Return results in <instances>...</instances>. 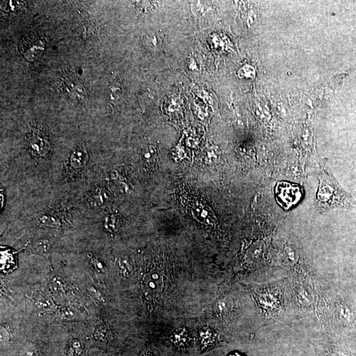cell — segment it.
I'll list each match as a JSON object with an SVG mask.
<instances>
[{
    "label": "cell",
    "instance_id": "277c9868",
    "mask_svg": "<svg viewBox=\"0 0 356 356\" xmlns=\"http://www.w3.org/2000/svg\"><path fill=\"white\" fill-rule=\"evenodd\" d=\"M64 88L68 96L78 103H82L87 100V94L83 84L75 78L68 77L64 81Z\"/></svg>",
    "mask_w": 356,
    "mask_h": 356
},
{
    "label": "cell",
    "instance_id": "9a60e30c",
    "mask_svg": "<svg viewBox=\"0 0 356 356\" xmlns=\"http://www.w3.org/2000/svg\"><path fill=\"white\" fill-rule=\"evenodd\" d=\"M21 3L19 1H2L1 7L2 9L7 11H15L21 7Z\"/></svg>",
    "mask_w": 356,
    "mask_h": 356
},
{
    "label": "cell",
    "instance_id": "4fadbf2b",
    "mask_svg": "<svg viewBox=\"0 0 356 356\" xmlns=\"http://www.w3.org/2000/svg\"><path fill=\"white\" fill-rule=\"evenodd\" d=\"M105 201V195L101 189L95 190L89 197V203L92 207H99Z\"/></svg>",
    "mask_w": 356,
    "mask_h": 356
},
{
    "label": "cell",
    "instance_id": "52a82bcc",
    "mask_svg": "<svg viewBox=\"0 0 356 356\" xmlns=\"http://www.w3.org/2000/svg\"><path fill=\"white\" fill-rule=\"evenodd\" d=\"M88 159L89 156L87 151L83 147H79L74 150L70 157V170L74 173L81 171L87 165Z\"/></svg>",
    "mask_w": 356,
    "mask_h": 356
},
{
    "label": "cell",
    "instance_id": "7a4b0ae2",
    "mask_svg": "<svg viewBox=\"0 0 356 356\" xmlns=\"http://www.w3.org/2000/svg\"><path fill=\"white\" fill-rule=\"evenodd\" d=\"M275 195L280 205L288 210L297 205L301 199V188L289 182H279L276 186Z\"/></svg>",
    "mask_w": 356,
    "mask_h": 356
},
{
    "label": "cell",
    "instance_id": "5bb4252c",
    "mask_svg": "<svg viewBox=\"0 0 356 356\" xmlns=\"http://www.w3.org/2000/svg\"><path fill=\"white\" fill-rule=\"evenodd\" d=\"M136 7L141 13L149 14L152 13L157 9V4L155 2L152 1H140L136 2Z\"/></svg>",
    "mask_w": 356,
    "mask_h": 356
},
{
    "label": "cell",
    "instance_id": "8992f818",
    "mask_svg": "<svg viewBox=\"0 0 356 356\" xmlns=\"http://www.w3.org/2000/svg\"><path fill=\"white\" fill-rule=\"evenodd\" d=\"M219 341L218 335L211 328H203L199 333L200 350L205 352L215 347Z\"/></svg>",
    "mask_w": 356,
    "mask_h": 356
},
{
    "label": "cell",
    "instance_id": "d6986e66",
    "mask_svg": "<svg viewBox=\"0 0 356 356\" xmlns=\"http://www.w3.org/2000/svg\"><path fill=\"white\" fill-rule=\"evenodd\" d=\"M3 194L2 193V191H1V194H0V197H1V209H3V205H4V197H3Z\"/></svg>",
    "mask_w": 356,
    "mask_h": 356
},
{
    "label": "cell",
    "instance_id": "ba28073f",
    "mask_svg": "<svg viewBox=\"0 0 356 356\" xmlns=\"http://www.w3.org/2000/svg\"><path fill=\"white\" fill-rule=\"evenodd\" d=\"M174 347L179 350H185L189 347L191 339L185 328H180L173 333L171 338Z\"/></svg>",
    "mask_w": 356,
    "mask_h": 356
},
{
    "label": "cell",
    "instance_id": "2e32d148",
    "mask_svg": "<svg viewBox=\"0 0 356 356\" xmlns=\"http://www.w3.org/2000/svg\"><path fill=\"white\" fill-rule=\"evenodd\" d=\"M117 217L114 215H111L108 216L106 219L105 225L109 231L114 232L117 229Z\"/></svg>",
    "mask_w": 356,
    "mask_h": 356
},
{
    "label": "cell",
    "instance_id": "30bf717a",
    "mask_svg": "<svg viewBox=\"0 0 356 356\" xmlns=\"http://www.w3.org/2000/svg\"><path fill=\"white\" fill-rule=\"evenodd\" d=\"M123 94V83L120 78L116 77L112 80L109 85L108 97L110 101L116 102L119 101Z\"/></svg>",
    "mask_w": 356,
    "mask_h": 356
},
{
    "label": "cell",
    "instance_id": "e0dca14e",
    "mask_svg": "<svg viewBox=\"0 0 356 356\" xmlns=\"http://www.w3.org/2000/svg\"><path fill=\"white\" fill-rule=\"evenodd\" d=\"M41 221L45 225L51 226V227H57L59 225V220L51 215L44 216L41 218Z\"/></svg>",
    "mask_w": 356,
    "mask_h": 356
},
{
    "label": "cell",
    "instance_id": "3957f363",
    "mask_svg": "<svg viewBox=\"0 0 356 356\" xmlns=\"http://www.w3.org/2000/svg\"><path fill=\"white\" fill-rule=\"evenodd\" d=\"M28 146L32 155L38 159L45 158L51 151V144L45 134L39 131L32 132L28 138Z\"/></svg>",
    "mask_w": 356,
    "mask_h": 356
},
{
    "label": "cell",
    "instance_id": "8fae6325",
    "mask_svg": "<svg viewBox=\"0 0 356 356\" xmlns=\"http://www.w3.org/2000/svg\"><path fill=\"white\" fill-rule=\"evenodd\" d=\"M36 253L44 256L51 264L52 245L51 242L47 239H41L34 244Z\"/></svg>",
    "mask_w": 356,
    "mask_h": 356
},
{
    "label": "cell",
    "instance_id": "44dd1931",
    "mask_svg": "<svg viewBox=\"0 0 356 356\" xmlns=\"http://www.w3.org/2000/svg\"><path fill=\"white\" fill-rule=\"evenodd\" d=\"M141 356H153L150 354L149 353H143V355H142Z\"/></svg>",
    "mask_w": 356,
    "mask_h": 356
},
{
    "label": "cell",
    "instance_id": "ac0fdd59",
    "mask_svg": "<svg viewBox=\"0 0 356 356\" xmlns=\"http://www.w3.org/2000/svg\"><path fill=\"white\" fill-rule=\"evenodd\" d=\"M21 356H37V353L35 348L32 347L31 346H28L23 350V352L21 353Z\"/></svg>",
    "mask_w": 356,
    "mask_h": 356
},
{
    "label": "cell",
    "instance_id": "ffe728a7",
    "mask_svg": "<svg viewBox=\"0 0 356 356\" xmlns=\"http://www.w3.org/2000/svg\"><path fill=\"white\" fill-rule=\"evenodd\" d=\"M229 356H244L239 355V353H233V354H231V355H230Z\"/></svg>",
    "mask_w": 356,
    "mask_h": 356
},
{
    "label": "cell",
    "instance_id": "7c38bea8",
    "mask_svg": "<svg viewBox=\"0 0 356 356\" xmlns=\"http://www.w3.org/2000/svg\"><path fill=\"white\" fill-rule=\"evenodd\" d=\"M141 155L144 165L146 167H150L155 161L157 151L153 145H147L141 150Z\"/></svg>",
    "mask_w": 356,
    "mask_h": 356
},
{
    "label": "cell",
    "instance_id": "5b68a950",
    "mask_svg": "<svg viewBox=\"0 0 356 356\" xmlns=\"http://www.w3.org/2000/svg\"><path fill=\"white\" fill-rule=\"evenodd\" d=\"M166 37L163 32L155 31L146 34L143 38V45L147 51L155 53L161 51L165 45Z\"/></svg>",
    "mask_w": 356,
    "mask_h": 356
},
{
    "label": "cell",
    "instance_id": "9c48e42d",
    "mask_svg": "<svg viewBox=\"0 0 356 356\" xmlns=\"http://www.w3.org/2000/svg\"><path fill=\"white\" fill-rule=\"evenodd\" d=\"M193 213L197 217L198 221L205 225H211L215 224V217L211 213V210L205 206L197 203L194 206Z\"/></svg>",
    "mask_w": 356,
    "mask_h": 356
},
{
    "label": "cell",
    "instance_id": "6da1fadb",
    "mask_svg": "<svg viewBox=\"0 0 356 356\" xmlns=\"http://www.w3.org/2000/svg\"><path fill=\"white\" fill-rule=\"evenodd\" d=\"M316 203L321 211L334 209H356V200L340 185L335 177L327 171L319 175V185Z\"/></svg>",
    "mask_w": 356,
    "mask_h": 356
}]
</instances>
